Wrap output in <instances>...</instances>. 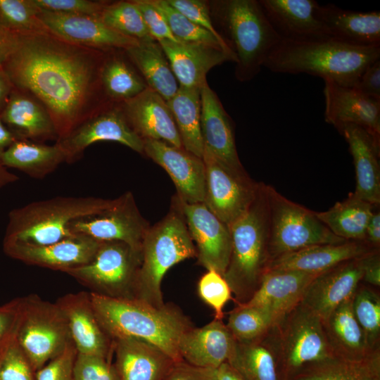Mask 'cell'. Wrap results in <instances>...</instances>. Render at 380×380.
Returning <instances> with one entry per match:
<instances>
[{
  "instance_id": "cell-1",
  "label": "cell",
  "mask_w": 380,
  "mask_h": 380,
  "mask_svg": "<svg viewBox=\"0 0 380 380\" xmlns=\"http://www.w3.org/2000/svg\"><path fill=\"white\" fill-rule=\"evenodd\" d=\"M106 52L70 43L51 32L19 34L2 68L15 87L45 106L61 139L111 103L101 84Z\"/></svg>"
},
{
  "instance_id": "cell-2",
  "label": "cell",
  "mask_w": 380,
  "mask_h": 380,
  "mask_svg": "<svg viewBox=\"0 0 380 380\" xmlns=\"http://www.w3.org/2000/svg\"><path fill=\"white\" fill-rule=\"evenodd\" d=\"M89 293L98 319L112 340L139 339L157 347L176 362L184 361L179 341L194 326L177 306L165 303L156 307L135 298H115Z\"/></svg>"
},
{
  "instance_id": "cell-3",
  "label": "cell",
  "mask_w": 380,
  "mask_h": 380,
  "mask_svg": "<svg viewBox=\"0 0 380 380\" xmlns=\"http://www.w3.org/2000/svg\"><path fill=\"white\" fill-rule=\"evenodd\" d=\"M380 59V46H353L332 37L280 41L264 67L274 72L306 73L353 87L362 72Z\"/></svg>"
},
{
  "instance_id": "cell-4",
  "label": "cell",
  "mask_w": 380,
  "mask_h": 380,
  "mask_svg": "<svg viewBox=\"0 0 380 380\" xmlns=\"http://www.w3.org/2000/svg\"><path fill=\"white\" fill-rule=\"evenodd\" d=\"M228 227L232 252L223 277L234 295V300L241 305L257 291L270 262L267 184L259 182L246 212Z\"/></svg>"
},
{
  "instance_id": "cell-5",
  "label": "cell",
  "mask_w": 380,
  "mask_h": 380,
  "mask_svg": "<svg viewBox=\"0 0 380 380\" xmlns=\"http://www.w3.org/2000/svg\"><path fill=\"white\" fill-rule=\"evenodd\" d=\"M209 4L214 27L235 58V76L253 79L281 39L269 23L259 1L219 0Z\"/></svg>"
},
{
  "instance_id": "cell-6",
  "label": "cell",
  "mask_w": 380,
  "mask_h": 380,
  "mask_svg": "<svg viewBox=\"0 0 380 380\" xmlns=\"http://www.w3.org/2000/svg\"><path fill=\"white\" fill-rule=\"evenodd\" d=\"M113 199L93 196H56L12 210L4 243L46 245L72 234L69 226L77 219L101 213Z\"/></svg>"
},
{
  "instance_id": "cell-7",
  "label": "cell",
  "mask_w": 380,
  "mask_h": 380,
  "mask_svg": "<svg viewBox=\"0 0 380 380\" xmlns=\"http://www.w3.org/2000/svg\"><path fill=\"white\" fill-rule=\"evenodd\" d=\"M196 256L184 217L171 204L167 215L150 226L143 240L134 298L156 307L164 305L161 283L165 273L175 265Z\"/></svg>"
},
{
  "instance_id": "cell-8",
  "label": "cell",
  "mask_w": 380,
  "mask_h": 380,
  "mask_svg": "<svg viewBox=\"0 0 380 380\" xmlns=\"http://www.w3.org/2000/svg\"><path fill=\"white\" fill-rule=\"evenodd\" d=\"M15 338L37 372L72 343L66 319L56 303L36 294L18 298Z\"/></svg>"
},
{
  "instance_id": "cell-9",
  "label": "cell",
  "mask_w": 380,
  "mask_h": 380,
  "mask_svg": "<svg viewBox=\"0 0 380 380\" xmlns=\"http://www.w3.org/2000/svg\"><path fill=\"white\" fill-rule=\"evenodd\" d=\"M272 332L283 380L306 365L333 356L322 320L300 303L272 327Z\"/></svg>"
},
{
  "instance_id": "cell-10",
  "label": "cell",
  "mask_w": 380,
  "mask_h": 380,
  "mask_svg": "<svg viewBox=\"0 0 380 380\" xmlns=\"http://www.w3.org/2000/svg\"><path fill=\"white\" fill-rule=\"evenodd\" d=\"M267 193L270 262L308 246L346 241L334 235L317 218L315 211L291 201L268 184Z\"/></svg>"
},
{
  "instance_id": "cell-11",
  "label": "cell",
  "mask_w": 380,
  "mask_h": 380,
  "mask_svg": "<svg viewBox=\"0 0 380 380\" xmlns=\"http://www.w3.org/2000/svg\"><path fill=\"white\" fill-rule=\"evenodd\" d=\"M141 251L118 241H100L93 258L65 273L90 292L110 298H134Z\"/></svg>"
},
{
  "instance_id": "cell-12",
  "label": "cell",
  "mask_w": 380,
  "mask_h": 380,
  "mask_svg": "<svg viewBox=\"0 0 380 380\" xmlns=\"http://www.w3.org/2000/svg\"><path fill=\"white\" fill-rule=\"evenodd\" d=\"M205 169L204 203L227 227L248 210L253 201L259 182L246 172H236L216 159L204 148Z\"/></svg>"
},
{
  "instance_id": "cell-13",
  "label": "cell",
  "mask_w": 380,
  "mask_h": 380,
  "mask_svg": "<svg viewBox=\"0 0 380 380\" xmlns=\"http://www.w3.org/2000/svg\"><path fill=\"white\" fill-rule=\"evenodd\" d=\"M150 226L139 212L132 193L126 191L101 213L72 221L69 229L72 234L84 235L99 242L122 241L141 251Z\"/></svg>"
},
{
  "instance_id": "cell-14",
  "label": "cell",
  "mask_w": 380,
  "mask_h": 380,
  "mask_svg": "<svg viewBox=\"0 0 380 380\" xmlns=\"http://www.w3.org/2000/svg\"><path fill=\"white\" fill-rule=\"evenodd\" d=\"M171 204L177 208L184 217L196 246L198 264L206 270H214L223 276L232 252V237L229 227L204 203H186L175 194L172 196Z\"/></svg>"
},
{
  "instance_id": "cell-15",
  "label": "cell",
  "mask_w": 380,
  "mask_h": 380,
  "mask_svg": "<svg viewBox=\"0 0 380 380\" xmlns=\"http://www.w3.org/2000/svg\"><path fill=\"white\" fill-rule=\"evenodd\" d=\"M103 141L118 142L143 154V140L129 125L120 103H110L87 119L66 137L56 141L63 151L66 163L82 158L87 148Z\"/></svg>"
},
{
  "instance_id": "cell-16",
  "label": "cell",
  "mask_w": 380,
  "mask_h": 380,
  "mask_svg": "<svg viewBox=\"0 0 380 380\" xmlns=\"http://www.w3.org/2000/svg\"><path fill=\"white\" fill-rule=\"evenodd\" d=\"M143 142V155L167 172L180 199L189 203L204 202L205 169L203 158L163 141L144 139Z\"/></svg>"
},
{
  "instance_id": "cell-17",
  "label": "cell",
  "mask_w": 380,
  "mask_h": 380,
  "mask_svg": "<svg viewBox=\"0 0 380 380\" xmlns=\"http://www.w3.org/2000/svg\"><path fill=\"white\" fill-rule=\"evenodd\" d=\"M39 17L48 30L70 43L103 51L125 50L139 41L125 36L98 16L53 13L39 9Z\"/></svg>"
},
{
  "instance_id": "cell-18",
  "label": "cell",
  "mask_w": 380,
  "mask_h": 380,
  "mask_svg": "<svg viewBox=\"0 0 380 380\" xmlns=\"http://www.w3.org/2000/svg\"><path fill=\"white\" fill-rule=\"evenodd\" d=\"M99 241L75 234L46 245L4 243L3 250L10 258L30 265L67 271L88 263L95 255Z\"/></svg>"
},
{
  "instance_id": "cell-19",
  "label": "cell",
  "mask_w": 380,
  "mask_h": 380,
  "mask_svg": "<svg viewBox=\"0 0 380 380\" xmlns=\"http://www.w3.org/2000/svg\"><path fill=\"white\" fill-rule=\"evenodd\" d=\"M66 319L72 343L77 353L112 361L113 341L95 313L90 293H67L56 301Z\"/></svg>"
},
{
  "instance_id": "cell-20",
  "label": "cell",
  "mask_w": 380,
  "mask_h": 380,
  "mask_svg": "<svg viewBox=\"0 0 380 380\" xmlns=\"http://www.w3.org/2000/svg\"><path fill=\"white\" fill-rule=\"evenodd\" d=\"M362 257L343 262L318 274L309 284L300 303L325 321L341 303L353 297L362 280Z\"/></svg>"
},
{
  "instance_id": "cell-21",
  "label": "cell",
  "mask_w": 380,
  "mask_h": 380,
  "mask_svg": "<svg viewBox=\"0 0 380 380\" xmlns=\"http://www.w3.org/2000/svg\"><path fill=\"white\" fill-rule=\"evenodd\" d=\"M120 106L129 125L142 140H160L183 148L167 101L158 93L147 87Z\"/></svg>"
},
{
  "instance_id": "cell-22",
  "label": "cell",
  "mask_w": 380,
  "mask_h": 380,
  "mask_svg": "<svg viewBox=\"0 0 380 380\" xmlns=\"http://www.w3.org/2000/svg\"><path fill=\"white\" fill-rule=\"evenodd\" d=\"M325 121L336 127L354 124L380 140V101L370 99L354 87L325 80Z\"/></svg>"
},
{
  "instance_id": "cell-23",
  "label": "cell",
  "mask_w": 380,
  "mask_h": 380,
  "mask_svg": "<svg viewBox=\"0 0 380 380\" xmlns=\"http://www.w3.org/2000/svg\"><path fill=\"white\" fill-rule=\"evenodd\" d=\"M201 129L204 148L232 170L246 172L238 156L232 120L208 83L201 89Z\"/></svg>"
},
{
  "instance_id": "cell-24",
  "label": "cell",
  "mask_w": 380,
  "mask_h": 380,
  "mask_svg": "<svg viewBox=\"0 0 380 380\" xmlns=\"http://www.w3.org/2000/svg\"><path fill=\"white\" fill-rule=\"evenodd\" d=\"M162 47L179 86L199 88L207 84L209 70L234 58L218 46L198 42H158Z\"/></svg>"
},
{
  "instance_id": "cell-25",
  "label": "cell",
  "mask_w": 380,
  "mask_h": 380,
  "mask_svg": "<svg viewBox=\"0 0 380 380\" xmlns=\"http://www.w3.org/2000/svg\"><path fill=\"white\" fill-rule=\"evenodd\" d=\"M344 137L352 155L355 170L357 197L374 205L380 203V140L365 128L354 124L336 127Z\"/></svg>"
},
{
  "instance_id": "cell-26",
  "label": "cell",
  "mask_w": 380,
  "mask_h": 380,
  "mask_svg": "<svg viewBox=\"0 0 380 380\" xmlns=\"http://www.w3.org/2000/svg\"><path fill=\"white\" fill-rule=\"evenodd\" d=\"M0 117L18 139L39 143L58 139L45 106L31 93L14 86Z\"/></svg>"
},
{
  "instance_id": "cell-27",
  "label": "cell",
  "mask_w": 380,
  "mask_h": 380,
  "mask_svg": "<svg viewBox=\"0 0 380 380\" xmlns=\"http://www.w3.org/2000/svg\"><path fill=\"white\" fill-rule=\"evenodd\" d=\"M271 26L281 41L330 37L315 15V0H260Z\"/></svg>"
},
{
  "instance_id": "cell-28",
  "label": "cell",
  "mask_w": 380,
  "mask_h": 380,
  "mask_svg": "<svg viewBox=\"0 0 380 380\" xmlns=\"http://www.w3.org/2000/svg\"><path fill=\"white\" fill-rule=\"evenodd\" d=\"M236 341L222 319H215L205 326L193 327L181 336L178 349L186 362L201 368L217 369L227 362Z\"/></svg>"
},
{
  "instance_id": "cell-29",
  "label": "cell",
  "mask_w": 380,
  "mask_h": 380,
  "mask_svg": "<svg viewBox=\"0 0 380 380\" xmlns=\"http://www.w3.org/2000/svg\"><path fill=\"white\" fill-rule=\"evenodd\" d=\"M319 274L289 270L267 272L257 291L244 304L265 310L277 323L301 302L309 284Z\"/></svg>"
},
{
  "instance_id": "cell-30",
  "label": "cell",
  "mask_w": 380,
  "mask_h": 380,
  "mask_svg": "<svg viewBox=\"0 0 380 380\" xmlns=\"http://www.w3.org/2000/svg\"><path fill=\"white\" fill-rule=\"evenodd\" d=\"M374 250L365 241L314 245L274 258L270 262L267 272L289 270L319 274Z\"/></svg>"
},
{
  "instance_id": "cell-31",
  "label": "cell",
  "mask_w": 380,
  "mask_h": 380,
  "mask_svg": "<svg viewBox=\"0 0 380 380\" xmlns=\"http://www.w3.org/2000/svg\"><path fill=\"white\" fill-rule=\"evenodd\" d=\"M113 341V363L119 380H163L176 362L145 341L131 338Z\"/></svg>"
},
{
  "instance_id": "cell-32",
  "label": "cell",
  "mask_w": 380,
  "mask_h": 380,
  "mask_svg": "<svg viewBox=\"0 0 380 380\" xmlns=\"http://www.w3.org/2000/svg\"><path fill=\"white\" fill-rule=\"evenodd\" d=\"M315 15L330 37L353 46H380L379 11L357 12L318 4Z\"/></svg>"
},
{
  "instance_id": "cell-33",
  "label": "cell",
  "mask_w": 380,
  "mask_h": 380,
  "mask_svg": "<svg viewBox=\"0 0 380 380\" xmlns=\"http://www.w3.org/2000/svg\"><path fill=\"white\" fill-rule=\"evenodd\" d=\"M353 298L341 303L323 324L333 356L358 360L369 356L377 348L371 350L367 346L353 312Z\"/></svg>"
},
{
  "instance_id": "cell-34",
  "label": "cell",
  "mask_w": 380,
  "mask_h": 380,
  "mask_svg": "<svg viewBox=\"0 0 380 380\" xmlns=\"http://www.w3.org/2000/svg\"><path fill=\"white\" fill-rule=\"evenodd\" d=\"M227 362L244 380H283L272 327L255 341L246 343L236 341Z\"/></svg>"
},
{
  "instance_id": "cell-35",
  "label": "cell",
  "mask_w": 380,
  "mask_h": 380,
  "mask_svg": "<svg viewBox=\"0 0 380 380\" xmlns=\"http://www.w3.org/2000/svg\"><path fill=\"white\" fill-rule=\"evenodd\" d=\"M129 60L139 71L148 87L166 101L179 86L160 44L154 40L141 41L125 50Z\"/></svg>"
},
{
  "instance_id": "cell-36",
  "label": "cell",
  "mask_w": 380,
  "mask_h": 380,
  "mask_svg": "<svg viewBox=\"0 0 380 380\" xmlns=\"http://www.w3.org/2000/svg\"><path fill=\"white\" fill-rule=\"evenodd\" d=\"M63 163L65 155L56 142L47 145L18 139L0 156V165L15 168L34 179H44Z\"/></svg>"
},
{
  "instance_id": "cell-37",
  "label": "cell",
  "mask_w": 380,
  "mask_h": 380,
  "mask_svg": "<svg viewBox=\"0 0 380 380\" xmlns=\"http://www.w3.org/2000/svg\"><path fill=\"white\" fill-rule=\"evenodd\" d=\"M289 380H380V348L358 360L331 356L310 363Z\"/></svg>"
},
{
  "instance_id": "cell-38",
  "label": "cell",
  "mask_w": 380,
  "mask_h": 380,
  "mask_svg": "<svg viewBox=\"0 0 380 380\" xmlns=\"http://www.w3.org/2000/svg\"><path fill=\"white\" fill-rule=\"evenodd\" d=\"M101 84L108 101L120 103L148 86L125 54V50L107 51L101 70Z\"/></svg>"
},
{
  "instance_id": "cell-39",
  "label": "cell",
  "mask_w": 380,
  "mask_h": 380,
  "mask_svg": "<svg viewBox=\"0 0 380 380\" xmlns=\"http://www.w3.org/2000/svg\"><path fill=\"white\" fill-rule=\"evenodd\" d=\"M376 207L350 193L327 210L315 214L338 237L345 241H365L366 227Z\"/></svg>"
},
{
  "instance_id": "cell-40",
  "label": "cell",
  "mask_w": 380,
  "mask_h": 380,
  "mask_svg": "<svg viewBox=\"0 0 380 380\" xmlns=\"http://www.w3.org/2000/svg\"><path fill=\"white\" fill-rule=\"evenodd\" d=\"M201 89L179 87L176 94L167 101V103L183 148L203 158L204 146L201 129Z\"/></svg>"
},
{
  "instance_id": "cell-41",
  "label": "cell",
  "mask_w": 380,
  "mask_h": 380,
  "mask_svg": "<svg viewBox=\"0 0 380 380\" xmlns=\"http://www.w3.org/2000/svg\"><path fill=\"white\" fill-rule=\"evenodd\" d=\"M275 324L265 310L241 304L229 313L226 326L236 342L246 343L262 338Z\"/></svg>"
},
{
  "instance_id": "cell-42",
  "label": "cell",
  "mask_w": 380,
  "mask_h": 380,
  "mask_svg": "<svg viewBox=\"0 0 380 380\" xmlns=\"http://www.w3.org/2000/svg\"><path fill=\"white\" fill-rule=\"evenodd\" d=\"M98 17L107 26L125 36L139 42L153 39L133 0L108 1Z\"/></svg>"
},
{
  "instance_id": "cell-43",
  "label": "cell",
  "mask_w": 380,
  "mask_h": 380,
  "mask_svg": "<svg viewBox=\"0 0 380 380\" xmlns=\"http://www.w3.org/2000/svg\"><path fill=\"white\" fill-rule=\"evenodd\" d=\"M353 312L371 350L380 348V296L371 287L359 285L353 298Z\"/></svg>"
},
{
  "instance_id": "cell-44",
  "label": "cell",
  "mask_w": 380,
  "mask_h": 380,
  "mask_svg": "<svg viewBox=\"0 0 380 380\" xmlns=\"http://www.w3.org/2000/svg\"><path fill=\"white\" fill-rule=\"evenodd\" d=\"M32 0H0V23L19 34L50 32L39 17Z\"/></svg>"
},
{
  "instance_id": "cell-45",
  "label": "cell",
  "mask_w": 380,
  "mask_h": 380,
  "mask_svg": "<svg viewBox=\"0 0 380 380\" xmlns=\"http://www.w3.org/2000/svg\"><path fill=\"white\" fill-rule=\"evenodd\" d=\"M165 17L170 29L179 40L187 42L204 43L220 47L229 53L235 62L231 50L223 45L211 33L196 25L171 6L166 0H149Z\"/></svg>"
},
{
  "instance_id": "cell-46",
  "label": "cell",
  "mask_w": 380,
  "mask_h": 380,
  "mask_svg": "<svg viewBox=\"0 0 380 380\" xmlns=\"http://www.w3.org/2000/svg\"><path fill=\"white\" fill-rule=\"evenodd\" d=\"M0 380H36V371L14 335L0 348Z\"/></svg>"
},
{
  "instance_id": "cell-47",
  "label": "cell",
  "mask_w": 380,
  "mask_h": 380,
  "mask_svg": "<svg viewBox=\"0 0 380 380\" xmlns=\"http://www.w3.org/2000/svg\"><path fill=\"white\" fill-rule=\"evenodd\" d=\"M201 298L215 311V319H222L223 309L232 298V290L224 277L214 270H207L198 283Z\"/></svg>"
},
{
  "instance_id": "cell-48",
  "label": "cell",
  "mask_w": 380,
  "mask_h": 380,
  "mask_svg": "<svg viewBox=\"0 0 380 380\" xmlns=\"http://www.w3.org/2000/svg\"><path fill=\"white\" fill-rule=\"evenodd\" d=\"M75 380H119L112 361L77 353L73 366Z\"/></svg>"
},
{
  "instance_id": "cell-49",
  "label": "cell",
  "mask_w": 380,
  "mask_h": 380,
  "mask_svg": "<svg viewBox=\"0 0 380 380\" xmlns=\"http://www.w3.org/2000/svg\"><path fill=\"white\" fill-rule=\"evenodd\" d=\"M40 10L72 15L99 16L108 1L32 0Z\"/></svg>"
},
{
  "instance_id": "cell-50",
  "label": "cell",
  "mask_w": 380,
  "mask_h": 380,
  "mask_svg": "<svg viewBox=\"0 0 380 380\" xmlns=\"http://www.w3.org/2000/svg\"><path fill=\"white\" fill-rule=\"evenodd\" d=\"M166 1L189 20L211 33L223 45L229 48L213 25L209 4L207 1L201 0Z\"/></svg>"
},
{
  "instance_id": "cell-51",
  "label": "cell",
  "mask_w": 380,
  "mask_h": 380,
  "mask_svg": "<svg viewBox=\"0 0 380 380\" xmlns=\"http://www.w3.org/2000/svg\"><path fill=\"white\" fill-rule=\"evenodd\" d=\"M77 352L70 344L58 356L36 372V380H75L73 366Z\"/></svg>"
},
{
  "instance_id": "cell-52",
  "label": "cell",
  "mask_w": 380,
  "mask_h": 380,
  "mask_svg": "<svg viewBox=\"0 0 380 380\" xmlns=\"http://www.w3.org/2000/svg\"><path fill=\"white\" fill-rule=\"evenodd\" d=\"M139 9L151 37L157 42H179L171 32L164 15L149 0H133Z\"/></svg>"
},
{
  "instance_id": "cell-53",
  "label": "cell",
  "mask_w": 380,
  "mask_h": 380,
  "mask_svg": "<svg viewBox=\"0 0 380 380\" xmlns=\"http://www.w3.org/2000/svg\"><path fill=\"white\" fill-rule=\"evenodd\" d=\"M163 380H217L216 369L201 368L181 361L174 363Z\"/></svg>"
},
{
  "instance_id": "cell-54",
  "label": "cell",
  "mask_w": 380,
  "mask_h": 380,
  "mask_svg": "<svg viewBox=\"0 0 380 380\" xmlns=\"http://www.w3.org/2000/svg\"><path fill=\"white\" fill-rule=\"evenodd\" d=\"M353 87L363 95L380 101V60L367 67Z\"/></svg>"
},
{
  "instance_id": "cell-55",
  "label": "cell",
  "mask_w": 380,
  "mask_h": 380,
  "mask_svg": "<svg viewBox=\"0 0 380 380\" xmlns=\"http://www.w3.org/2000/svg\"><path fill=\"white\" fill-rule=\"evenodd\" d=\"M18 306V298L0 305V348L14 335Z\"/></svg>"
},
{
  "instance_id": "cell-56",
  "label": "cell",
  "mask_w": 380,
  "mask_h": 380,
  "mask_svg": "<svg viewBox=\"0 0 380 380\" xmlns=\"http://www.w3.org/2000/svg\"><path fill=\"white\" fill-rule=\"evenodd\" d=\"M362 280L369 285L380 286V251L375 249L362 257Z\"/></svg>"
},
{
  "instance_id": "cell-57",
  "label": "cell",
  "mask_w": 380,
  "mask_h": 380,
  "mask_svg": "<svg viewBox=\"0 0 380 380\" xmlns=\"http://www.w3.org/2000/svg\"><path fill=\"white\" fill-rule=\"evenodd\" d=\"M19 33L13 32L0 23V68H2L6 60L16 47Z\"/></svg>"
},
{
  "instance_id": "cell-58",
  "label": "cell",
  "mask_w": 380,
  "mask_h": 380,
  "mask_svg": "<svg viewBox=\"0 0 380 380\" xmlns=\"http://www.w3.org/2000/svg\"><path fill=\"white\" fill-rule=\"evenodd\" d=\"M365 241L372 248H380V211L374 210L365 231Z\"/></svg>"
},
{
  "instance_id": "cell-59",
  "label": "cell",
  "mask_w": 380,
  "mask_h": 380,
  "mask_svg": "<svg viewBox=\"0 0 380 380\" xmlns=\"http://www.w3.org/2000/svg\"><path fill=\"white\" fill-rule=\"evenodd\" d=\"M13 85L3 68H0V113L4 108Z\"/></svg>"
},
{
  "instance_id": "cell-60",
  "label": "cell",
  "mask_w": 380,
  "mask_h": 380,
  "mask_svg": "<svg viewBox=\"0 0 380 380\" xmlns=\"http://www.w3.org/2000/svg\"><path fill=\"white\" fill-rule=\"evenodd\" d=\"M18 138L6 127L0 117V156Z\"/></svg>"
},
{
  "instance_id": "cell-61",
  "label": "cell",
  "mask_w": 380,
  "mask_h": 380,
  "mask_svg": "<svg viewBox=\"0 0 380 380\" xmlns=\"http://www.w3.org/2000/svg\"><path fill=\"white\" fill-rule=\"evenodd\" d=\"M216 379L217 380H244L227 362L222 364L216 369Z\"/></svg>"
},
{
  "instance_id": "cell-62",
  "label": "cell",
  "mask_w": 380,
  "mask_h": 380,
  "mask_svg": "<svg viewBox=\"0 0 380 380\" xmlns=\"http://www.w3.org/2000/svg\"><path fill=\"white\" fill-rule=\"evenodd\" d=\"M18 180V177L8 171L7 168L0 165V188Z\"/></svg>"
}]
</instances>
